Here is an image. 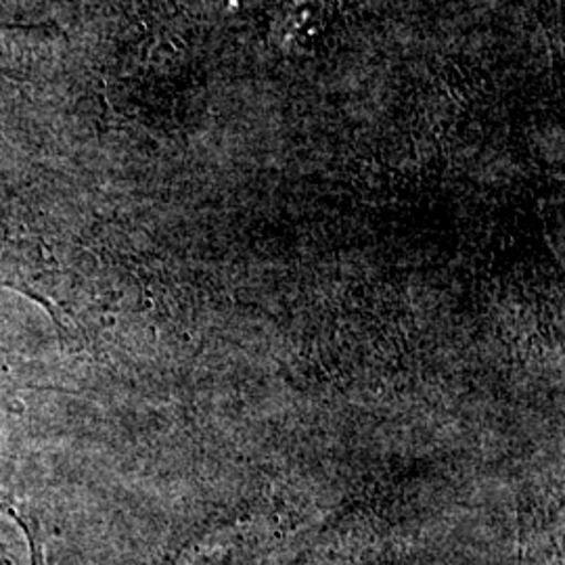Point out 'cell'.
Instances as JSON below:
<instances>
[{
	"instance_id": "obj_1",
	"label": "cell",
	"mask_w": 565,
	"mask_h": 565,
	"mask_svg": "<svg viewBox=\"0 0 565 565\" xmlns=\"http://www.w3.org/2000/svg\"><path fill=\"white\" fill-rule=\"evenodd\" d=\"M49 28H0V70L20 81L34 78L42 67L55 60V39Z\"/></svg>"
}]
</instances>
